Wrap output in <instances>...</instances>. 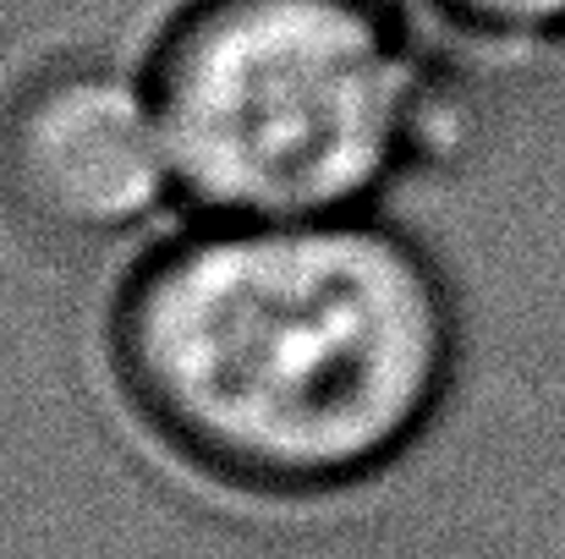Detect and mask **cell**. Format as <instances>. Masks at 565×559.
Instances as JSON below:
<instances>
[{
	"label": "cell",
	"instance_id": "cell-1",
	"mask_svg": "<svg viewBox=\"0 0 565 559\" xmlns=\"http://www.w3.org/2000/svg\"><path fill=\"white\" fill-rule=\"evenodd\" d=\"M110 335L138 417L188 466L258 494L384 472L456 363L439 275L363 214L214 219L132 275Z\"/></svg>",
	"mask_w": 565,
	"mask_h": 559
},
{
	"label": "cell",
	"instance_id": "cell-2",
	"mask_svg": "<svg viewBox=\"0 0 565 559\" xmlns=\"http://www.w3.org/2000/svg\"><path fill=\"white\" fill-rule=\"evenodd\" d=\"M149 94L214 219L358 214L423 132V72L374 0H198Z\"/></svg>",
	"mask_w": 565,
	"mask_h": 559
},
{
	"label": "cell",
	"instance_id": "cell-3",
	"mask_svg": "<svg viewBox=\"0 0 565 559\" xmlns=\"http://www.w3.org/2000/svg\"><path fill=\"white\" fill-rule=\"evenodd\" d=\"M0 192L55 241H116L171 192L177 165L149 83L110 66H61L0 116Z\"/></svg>",
	"mask_w": 565,
	"mask_h": 559
},
{
	"label": "cell",
	"instance_id": "cell-4",
	"mask_svg": "<svg viewBox=\"0 0 565 559\" xmlns=\"http://www.w3.org/2000/svg\"><path fill=\"white\" fill-rule=\"evenodd\" d=\"M467 28L494 39H565V0H445Z\"/></svg>",
	"mask_w": 565,
	"mask_h": 559
}]
</instances>
